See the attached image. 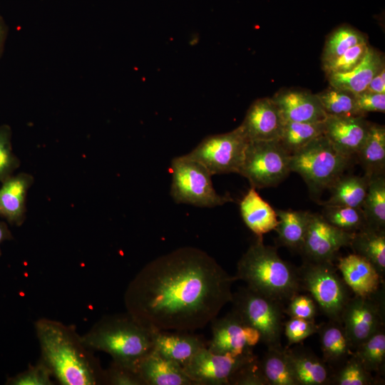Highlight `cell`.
I'll use <instances>...</instances> for the list:
<instances>
[{
    "label": "cell",
    "instance_id": "obj_1",
    "mask_svg": "<svg viewBox=\"0 0 385 385\" xmlns=\"http://www.w3.org/2000/svg\"><path fill=\"white\" fill-rule=\"evenodd\" d=\"M235 281L205 251L183 247L147 263L128 284L124 302L151 331L192 332L231 302Z\"/></svg>",
    "mask_w": 385,
    "mask_h": 385
},
{
    "label": "cell",
    "instance_id": "obj_2",
    "mask_svg": "<svg viewBox=\"0 0 385 385\" xmlns=\"http://www.w3.org/2000/svg\"><path fill=\"white\" fill-rule=\"evenodd\" d=\"M41 359L63 385L106 384L105 370L74 326L41 318L35 323Z\"/></svg>",
    "mask_w": 385,
    "mask_h": 385
},
{
    "label": "cell",
    "instance_id": "obj_3",
    "mask_svg": "<svg viewBox=\"0 0 385 385\" xmlns=\"http://www.w3.org/2000/svg\"><path fill=\"white\" fill-rule=\"evenodd\" d=\"M234 277L252 291L284 307L302 292L297 267L283 260L277 247L265 245L263 237H257L239 260Z\"/></svg>",
    "mask_w": 385,
    "mask_h": 385
},
{
    "label": "cell",
    "instance_id": "obj_4",
    "mask_svg": "<svg viewBox=\"0 0 385 385\" xmlns=\"http://www.w3.org/2000/svg\"><path fill=\"white\" fill-rule=\"evenodd\" d=\"M81 338L91 350L106 352L113 361L136 371L154 350L153 331L128 312L103 317Z\"/></svg>",
    "mask_w": 385,
    "mask_h": 385
},
{
    "label": "cell",
    "instance_id": "obj_5",
    "mask_svg": "<svg viewBox=\"0 0 385 385\" xmlns=\"http://www.w3.org/2000/svg\"><path fill=\"white\" fill-rule=\"evenodd\" d=\"M351 158L339 153L324 134L292 154L289 168L304 179L311 197L318 199L343 175Z\"/></svg>",
    "mask_w": 385,
    "mask_h": 385
},
{
    "label": "cell",
    "instance_id": "obj_6",
    "mask_svg": "<svg viewBox=\"0 0 385 385\" xmlns=\"http://www.w3.org/2000/svg\"><path fill=\"white\" fill-rule=\"evenodd\" d=\"M297 269L302 291L308 292L328 320L342 323V312L353 293L336 265L303 261Z\"/></svg>",
    "mask_w": 385,
    "mask_h": 385
},
{
    "label": "cell",
    "instance_id": "obj_7",
    "mask_svg": "<svg viewBox=\"0 0 385 385\" xmlns=\"http://www.w3.org/2000/svg\"><path fill=\"white\" fill-rule=\"evenodd\" d=\"M170 195L176 203L213 207L233 202L229 194L219 195L212 182V174L200 163L185 155L171 161Z\"/></svg>",
    "mask_w": 385,
    "mask_h": 385
},
{
    "label": "cell",
    "instance_id": "obj_8",
    "mask_svg": "<svg viewBox=\"0 0 385 385\" xmlns=\"http://www.w3.org/2000/svg\"><path fill=\"white\" fill-rule=\"evenodd\" d=\"M232 309L260 335L267 347L282 346L284 306L256 293L246 286L232 293Z\"/></svg>",
    "mask_w": 385,
    "mask_h": 385
},
{
    "label": "cell",
    "instance_id": "obj_9",
    "mask_svg": "<svg viewBox=\"0 0 385 385\" xmlns=\"http://www.w3.org/2000/svg\"><path fill=\"white\" fill-rule=\"evenodd\" d=\"M290 156L279 140L248 141L239 174L255 189L276 186L291 172Z\"/></svg>",
    "mask_w": 385,
    "mask_h": 385
},
{
    "label": "cell",
    "instance_id": "obj_10",
    "mask_svg": "<svg viewBox=\"0 0 385 385\" xmlns=\"http://www.w3.org/2000/svg\"><path fill=\"white\" fill-rule=\"evenodd\" d=\"M247 143L238 126L228 133L207 136L185 155L202 165L212 175L239 173Z\"/></svg>",
    "mask_w": 385,
    "mask_h": 385
},
{
    "label": "cell",
    "instance_id": "obj_11",
    "mask_svg": "<svg viewBox=\"0 0 385 385\" xmlns=\"http://www.w3.org/2000/svg\"><path fill=\"white\" fill-rule=\"evenodd\" d=\"M342 324L354 350L373 334L384 329V284L369 295L353 294L342 312Z\"/></svg>",
    "mask_w": 385,
    "mask_h": 385
},
{
    "label": "cell",
    "instance_id": "obj_12",
    "mask_svg": "<svg viewBox=\"0 0 385 385\" xmlns=\"http://www.w3.org/2000/svg\"><path fill=\"white\" fill-rule=\"evenodd\" d=\"M257 356L217 354L207 346L198 351L183 368L193 385H230L235 373Z\"/></svg>",
    "mask_w": 385,
    "mask_h": 385
},
{
    "label": "cell",
    "instance_id": "obj_13",
    "mask_svg": "<svg viewBox=\"0 0 385 385\" xmlns=\"http://www.w3.org/2000/svg\"><path fill=\"white\" fill-rule=\"evenodd\" d=\"M212 337L207 347L212 352L241 355L252 354L260 342V333L232 309L211 322Z\"/></svg>",
    "mask_w": 385,
    "mask_h": 385
},
{
    "label": "cell",
    "instance_id": "obj_14",
    "mask_svg": "<svg viewBox=\"0 0 385 385\" xmlns=\"http://www.w3.org/2000/svg\"><path fill=\"white\" fill-rule=\"evenodd\" d=\"M353 233L340 230L326 221L321 214L310 213L302 246L303 261L333 262L339 250L349 246Z\"/></svg>",
    "mask_w": 385,
    "mask_h": 385
},
{
    "label": "cell",
    "instance_id": "obj_15",
    "mask_svg": "<svg viewBox=\"0 0 385 385\" xmlns=\"http://www.w3.org/2000/svg\"><path fill=\"white\" fill-rule=\"evenodd\" d=\"M324 135L342 154L353 157L363 145L371 123L363 115H328L324 120Z\"/></svg>",
    "mask_w": 385,
    "mask_h": 385
},
{
    "label": "cell",
    "instance_id": "obj_16",
    "mask_svg": "<svg viewBox=\"0 0 385 385\" xmlns=\"http://www.w3.org/2000/svg\"><path fill=\"white\" fill-rule=\"evenodd\" d=\"M283 120L271 98L255 101L239 126L248 141L279 140Z\"/></svg>",
    "mask_w": 385,
    "mask_h": 385
},
{
    "label": "cell",
    "instance_id": "obj_17",
    "mask_svg": "<svg viewBox=\"0 0 385 385\" xmlns=\"http://www.w3.org/2000/svg\"><path fill=\"white\" fill-rule=\"evenodd\" d=\"M283 122H323L327 114L317 97L299 89H282L271 98Z\"/></svg>",
    "mask_w": 385,
    "mask_h": 385
},
{
    "label": "cell",
    "instance_id": "obj_18",
    "mask_svg": "<svg viewBox=\"0 0 385 385\" xmlns=\"http://www.w3.org/2000/svg\"><path fill=\"white\" fill-rule=\"evenodd\" d=\"M336 266L353 294L369 295L384 284L375 267L356 254L339 257Z\"/></svg>",
    "mask_w": 385,
    "mask_h": 385
},
{
    "label": "cell",
    "instance_id": "obj_19",
    "mask_svg": "<svg viewBox=\"0 0 385 385\" xmlns=\"http://www.w3.org/2000/svg\"><path fill=\"white\" fill-rule=\"evenodd\" d=\"M34 178L26 173L12 175L0 186V217L20 226L26 219V196Z\"/></svg>",
    "mask_w": 385,
    "mask_h": 385
},
{
    "label": "cell",
    "instance_id": "obj_20",
    "mask_svg": "<svg viewBox=\"0 0 385 385\" xmlns=\"http://www.w3.org/2000/svg\"><path fill=\"white\" fill-rule=\"evenodd\" d=\"M154 350L184 368L207 344L190 332L153 331Z\"/></svg>",
    "mask_w": 385,
    "mask_h": 385
},
{
    "label": "cell",
    "instance_id": "obj_21",
    "mask_svg": "<svg viewBox=\"0 0 385 385\" xmlns=\"http://www.w3.org/2000/svg\"><path fill=\"white\" fill-rule=\"evenodd\" d=\"M285 348L299 385H330L332 371L322 357L302 344Z\"/></svg>",
    "mask_w": 385,
    "mask_h": 385
},
{
    "label": "cell",
    "instance_id": "obj_22",
    "mask_svg": "<svg viewBox=\"0 0 385 385\" xmlns=\"http://www.w3.org/2000/svg\"><path fill=\"white\" fill-rule=\"evenodd\" d=\"M384 66L382 55L369 46L362 61L352 70L327 77L330 86L356 95L366 90L371 79Z\"/></svg>",
    "mask_w": 385,
    "mask_h": 385
},
{
    "label": "cell",
    "instance_id": "obj_23",
    "mask_svg": "<svg viewBox=\"0 0 385 385\" xmlns=\"http://www.w3.org/2000/svg\"><path fill=\"white\" fill-rule=\"evenodd\" d=\"M137 371L145 385H193L180 365L155 350L141 361Z\"/></svg>",
    "mask_w": 385,
    "mask_h": 385
},
{
    "label": "cell",
    "instance_id": "obj_24",
    "mask_svg": "<svg viewBox=\"0 0 385 385\" xmlns=\"http://www.w3.org/2000/svg\"><path fill=\"white\" fill-rule=\"evenodd\" d=\"M322 358L334 371L354 353V349L342 323L328 320L317 331Z\"/></svg>",
    "mask_w": 385,
    "mask_h": 385
},
{
    "label": "cell",
    "instance_id": "obj_25",
    "mask_svg": "<svg viewBox=\"0 0 385 385\" xmlns=\"http://www.w3.org/2000/svg\"><path fill=\"white\" fill-rule=\"evenodd\" d=\"M242 218L257 237L274 230L278 224L275 210L251 187L240 202Z\"/></svg>",
    "mask_w": 385,
    "mask_h": 385
},
{
    "label": "cell",
    "instance_id": "obj_26",
    "mask_svg": "<svg viewBox=\"0 0 385 385\" xmlns=\"http://www.w3.org/2000/svg\"><path fill=\"white\" fill-rule=\"evenodd\" d=\"M278 224L274 229L277 241L281 246L299 253L306 235L310 212L292 210H275Z\"/></svg>",
    "mask_w": 385,
    "mask_h": 385
},
{
    "label": "cell",
    "instance_id": "obj_27",
    "mask_svg": "<svg viewBox=\"0 0 385 385\" xmlns=\"http://www.w3.org/2000/svg\"><path fill=\"white\" fill-rule=\"evenodd\" d=\"M349 247L354 254L369 261L384 279L385 230L366 227L353 233Z\"/></svg>",
    "mask_w": 385,
    "mask_h": 385
},
{
    "label": "cell",
    "instance_id": "obj_28",
    "mask_svg": "<svg viewBox=\"0 0 385 385\" xmlns=\"http://www.w3.org/2000/svg\"><path fill=\"white\" fill-rule=\"evenodd\" d=\"M370 177L364 175H342L329 187L331 195L323 205H341L361 208Z\"/></svg>",
    "mask_w": 385,
    "mask_h": 385
},
{
    "label": "cell",
    "instance_id": "obj_29",
    "mask_svg": "<svg viewBox=\"0 0 385 385\" xmlns=\"http://www.w3.org/2000/svg\"><path fill=\"white\" fill-rule=\"evenodd\" d=\"M364 174L370 178L384 174L385 128L371 123L366 138L356 155Z\"/></svg>",
    "mask_w": 385,
    "mask_h": 385
},
{
    "label": "cell",
    "instance_id": "obj_30",
    "mask_svg": "<svg viewBox=\"0 0 385 385\" xmlns=\"http://www.w3.org/2000/svg\"><path fill=\"white\" fill-rule=\"evenodd\" d=\"M259 361L267 385H299L285 346L267 347Z\"/></svg>",
    "mask_w": 385,
    "mask_h": 385
},
{
    "label": "cell",
    "instance_id": "obj_31",
    "mask_svg": "<svg viewBox=\"0 0 385 385\" xmlns=\"http://www.w3.org/2000/svg\"><path fill=\"white\" fill-rule=\"evenodd\" d=\"M361 209L367 227L377 230H385L384 174L370 178Z\"/></svg>",
    "mask_w": 385,
    "mask_h": 385
},
{
    "label": "cell",
    "instance_id": "obj_32",
    "mask_svg": "<svg viewBox=\"0 0 385 385\" xmlns=\"http://www.w3.org/2000/svg\"><path fill=\"white\" fill-rule=\"evenodd\" d=\"M324 134V121L313 123L287 121L283 122L279 141L292 155Z\"/></svg>",
    "mask_w": 385,
    "mask_h": 385
},
{
    "label": "cell",
    "instance_id": "obj_33",
    "mask_svg": "<svg viewBox=\"0 0 385 385\" xmlns=\"http://www.w3.org/2000/svg\"><path fill=\"white\" fill-rule=\"evenodd\" d=\"M354 354L366 370L383 378L385 374V328L358 346Z\"/></svg>",
    "mask_w": 385,
    "mask_h": 385
},
{
    "label": "cell",
    "instance_id": "obj_34",
    "mask_svg": "<svg viewBox=\"0 0 385 385\" xmlns=\"http://www.w3.org/2000/svg\"><path fill=\"white\" fill-rule=\"evenodd\" d=\"M384 384L383 378L374 376L365 369L354 354L341 366L332 371L330 385H379Z\"/></svg>",
    "mask_w": 385,
    "mask_h": 385
},
{
    "label": "cell",
    "instance_id": "obj_35",
    "mask_svg": "<svg viewBox=\"0 0 385 385\" xmlns=\"http://www.w3.org/2000/svg\"><path fill=\"white\" fill-rule=\"evenodd\" d=\"M315 95L328 115H363L356 108L355 95L350 92L329 86L327 89Z\"/></svg>",
    "mask_w": 385,
    "mask_h": 385
},
{
    "label": "cell",
    "instance_id": "obj_36",
    "mask_svg": "<svg viewBox=\"0 0 385 385\" xmlns=\"http://www.w3.org/2000/svg\"><path fill=\"white\" fill-rule=\"evenodd\" d=\"M321 215L329 224L346 232L354 233L367 227L360 207L324 205Z\"/></svg>",
    "mask_w": 385,
    "mask_h": 385
},
{
    "label": "cell",
    "instance_id": "obj_37",
    "mask_svg": "<svg viewBox=\"0 0 385 385\" xmlns=\"http://www.w3.org/2000/svg\"><path fill=\"white\" fill-rule=\"evenodd\" d=\"M366 38L356 29L344 25L335 29L327 38L322 56V63L334 59Z\"/></svg>",
    "mask_w": 385,
    "mask_h": 385
},
{
    "label": "cell",
    "instance_id": "obj_38",
    "mask_svg": "<svg viewBox=\"0 0 385 385\" xmlns=\"http://www.w3.org/2000/svg\"><path fill=\"white\" fill-rule=\"evenodd\" d=\"M369 47L367 41H364L352 46L341 56L322 63L326 76L350 71L362 61Z\"/></svg>",
    "mask_w": 385,
    "mask_h": 385
},
{
    "label": "cell",
    "instance_id": "obj_39",
    "mask_svg": "<svg viewBox=\"0 0 385 385\" xmlns=\"http://www.w3.org/2000/svg\"><path fill=\"white\" fill-rule=\"evenodd\" d=\"M12 131L7 124L0 125V182L14 175L20 166V160L15 155L11 144Z\"/></svg>",
    "mask_w": 385,
    "mask_h": 385
},
{
    "label": "cell",
    "instance_id": "obj_40",
    "mask_svg": "<svg viewBox=\"0 0 385 385\" xmlns=\"http://www.w3.org/2000/svg\"><path fill=\"white\" fill-rule=\"evenodd\" d=\"M52 374L45 363L40 359L27 369L9 377L6 381L9 385H52Z\"/></svg>",
    "mask_w": 385,
    "mask_h": 385
},
{
    "label": "cell",
    "instance_id": "obj_41",
    "mask_svg": "<svg viewBox=\"0 0 385 385\" xmlns=\"http://www.w3.org/2000/svg\"><path fill=\"white\" fill-rule=\"evenodd\" d=\"M319 324L314 319H304L301 318L289 317L284 322L283 332L287 339L286 347L299 344L301 342L317 333Z\"/></svg>",
    "mask_w": 385,
    "mask_h": 385
},
{
    "label": "cell",
    "instance_id": "obj_42",
    "mask_svg": "<svg viewBox=\"0 0 385 385\" xmlns=\"http://www.w3.org/2000/svg\"><path fill=\"white\" fill-rule=\"evenodd\" d=\"M284 314L289 317L314 319L319 313L318 307L308 294L298 293L293 296L284 307Z\"/></svg>",
    "mask_w": 385,
    "mask_h": 385
},
{
    "label": "cell",
    "instance_id": "obj_43",
    "mask_svg": "<svg viewBox=\"0 0 385 385\" xmlns=\"http://www.w3.org/2000/svg\"><path fill=\"white\" fill-rule=\"evenodd\" d=\"M105 381L110 385H145L136 370L114 361L105 370Z\"/></svg>",
    "mask_w": 385,
    "mask_h": 385
},
{
    "label": "cell",
    "instance_id": "obj_44",
    "mask_svg": "<svg viewBox=\"0 0 385 385\" xmlns=\"http://www.w3.org/2000/svg\"><path fill=\"white\" fill-rule=\"evenodd\" d=\"M230 385H267L258 356L240 368L231 378Z\"/></svg>",
    "mask_w": 385,
    "mask_h": 385
},
{
    "label": "cell",
    "instance_id": "obj_45",
    "mask_svg": "<svg viewBox=\"0 0 385 385\" xmlns=\"http://www.w3.org/2000/svg\"><path fill=\"white\" fill-rule=\"evenodd\" d=\"M356 106L363 115L368 112H381L385 111V93H379L367 90L355 95Z\"/></svg>",
    "mask_w": 385,
    "mask_h": 385
},
{
    "label": "cell",
    "instance_id": "obj_46",
    "mask_svg": "<svg viewBox=\"0 0 385 385\" xmlns=\"http://www.w3.org/2000/svg\"><path fill=\"white\" fill-rule=\"evenodd\" d=\"M366 90L374 93H385V66L371 79Z\"/></svg>",
    "mask_w": 385,
    "mask_h": 385
},
{
    "label": "cell",
    "instance_id": "obj_47",
    "mask_svg": "<svg viewBox=\"0 0 385 385\" xmlns=\"http://www.w3.org/2000/svg\"><path fill=\"white\" fill-rule=\"evenodd\" d=\"M13 239L11 230H9L6 222L0 220V255L1 254V245L7 240Z\"/></svg>",
    "mask_w": 385,
    "mask_h": 385
},
{
    "label": "cell",
    "instance_id": "obj_48",
    "mask_svg": "<svg viewBox=\"0 0 385 385\" xmlns=\"http://www.w3.org/2000/svg\"><path fill=\"white\" fill-rule=\"evenodd\" d=\"M7 26L0 15V58L3 53L4 46L7 37Z\"/></svg>",
    "mask_w": 385,
    "mask_h": 385
}]
</instances>
